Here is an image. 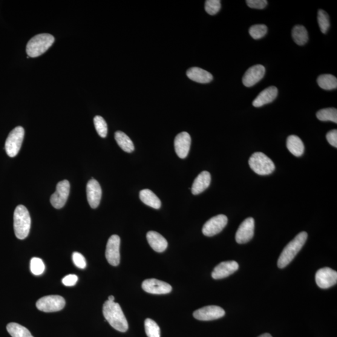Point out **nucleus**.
I'll return each mask as SVG.
<instances>
[{"label":"nucleus","instance_id":"1","mask_svg":"<svg viewBox=\"0 0 337 337\" xmlns=\"http://www.w3.org/2000/svg\"><path fill=\"white\" fill-rule=\"evenodd\" d=\"M104 316L109 324L121 332H125L128 329V323L122 307L116 302L108 301L103 305Z\"/></svg>","mask_w":337,"mask_h":337},{"label":"nucleus","instance_id":"2","mask_svg":"<svg viewBox=\"0 0 337 337\" xmlns=\"http://www.w3.org/2000/svg\"><path fill=\"white\" fill-rule=\"evenodd\" d=\"M307 237V233L302 232L287 245L279 258L277 262L279 268L283 269L292 261L306 243Z\"/></svg>","mask_w":337,"mask_h":337},{"label":"nucleus","instance_id":"3","mask_svg":"<svg viewBox=\"0 0 337 337\" xmlns=\"http://www.w3.org/2000/svg\"><path fill=\"white\" fill-rule=\"evenodd\" d=\"M14 230L16 237L23 240L28 237L31 228V217L26 207L19 205L14 212Z\"/></svg>","mask_w":337,"mask_h":337},{"label":"nucleus","instance_id":"4","mask_svg":"<svg viewBox=\"0 0 337 337\" xmlns=\"http://www.w3.org/2000/svg\"><path fill=\"white\" fill-rule=\"evenodd\" d=\"M54 42V37L50 34H37L28 42L27 53L31 57H36L45 53L51 47Z\"/></svg>","mask_w":337,"mask_h":337},{"label":"nucleus","instance_id":"5","mask_svg":"<svg viewBox=\"0 0 337 337\" xmlns=\"http://www.w3.org/2000/svg\"><path fill=\"white\" fill-rule=\"evenodd\" d=\"M250 168L255 173L261 175L272 174L275 169L274 163L262 152L253 153L249 160Z\"/></svg>","mask_w":337,"mask_h":337},{"label":"nucleus","instance_id":"6","mask_svg":"<svg viewBox=\"0 0 337 337\" xmlns=\"http://www.w3.org/2000/svg\"><path fill=\"white\" fill-rule=\"evenodd\" d=\"M24 129L18 126L10 132L5 143V150L8 156L15 157L18 154L24 141Z\"/></svg>","mask_w":337,"mask_h":337},{"label":"nucleus","instance_id":"7","mask_svg":"<svg viewBox=\"0 0 337 337\" xmlns=\"http://www.w3.org/2000/svg\"><path fill=\"white\" fill-rule=\"evenodd\" d=\"M65 300L60 295H48L39 299L36 302L37 309L44 312H55L65 307Z\"/></svg>","mask_w":337,"mask_h":337},{"label":"nucleus","instance_id":"8","mask_svg":"<svg viewBox=\"0 0 337 337\" xmlns=\"http://www.w3.org/2000/svg\"><path fill=\"white\" fill-rule=\"evenodd\" d=\"M70 191V184L67 180L60 181L57 183L56 190L51 195L50 203L54 208L60 209L65 206Z\"/></svg>","mask_w":337,"mask_h":337},{"label":"nucleus","instance_id":"9","mask_svg":"<svg viewBox=\"0 0 337 337\" xmlns=\"http://www.w3.org/2000/svg\"><path fill=\"white\" fill-rule=\"evenodd\" d=\"M227 222H228V219L226 215L220 214L214 216L210 219L204 225L203 234L207 237H212V236L219 234L226 226Z\"/></svg>","mask_w":337,"mask_h":337},{"label":"nucleus","instance_id":"10","mask_svg":"<svg viewBox=\"0 0 337 337\" xmlns=\"http://www.w3.org/2000/svg\"><path fill=\"white\" fill-rule=\"evenodd\" d=\"M121 239L117 235H112L108 241L106 249V258L109 264L117 266L120 263Z\"/></svg>","mask_w":337,"mask_h":337},{"label":"nucleus","instance_id":"11","mask_svg":"<svg viewBox=\"0 0 337 337\" xmlns=\"http://www.w3.org/2000/svg\"><path fill=\"white\" fill-rule=\"evenodd\" d=\"M315 281L321 289H328L336 284L337 272L329 267L322 268L316 272Z\"/></svg>","mask_w":337,"mask_h":337},{"label":"nucleus","instance_id":"12","mask_svg":"<svg viewBox=\"0 0 337 337\" xmlns=\"http://www.w3.org/2000/svg\"><path fill=\"white\" fill-rule=\"evenodd\" d=\"M223 308L216 305H209L195 310L193 316L195 319L201 321H210L223 318L225 315Z\"/></svg>","mask_w":337,"mask_h":337},{"label":"nucleus","instance_id":"13","mask_svg":"<svg viewBox=\"0 0 337 337\" xmlns=\"http://www.w3.org/2000/svg\"><path fill=\"white\" fill-rule=\"evenodd\" d=\"M255 221L252 217L247 218L239 226L235 235V240L238 244L248 243L254 235Z\"/></svg>","mask_w":337,"mask_h":337},{"label":"nucleus","instance_id":"14","mask_svg":"<svg viewBox=\"0 0 337 337\" xmlns=\"http://www.w3.org/2000/svg\"><path fill=\"white\" fill-rule=\"evenodd\" d=\"M142 288L145 292L152 294H166L172 291V287L169 284L155 279H146L143 282Z\"/></svg>","mask_w":337,"mask_h":337},{"label":"nucleus","instance_id":"15","mask_svg":"<svg viewBox=\"0 0 337 337\" xmlns=\"http://www.w3.org/2000/svg\"><path fill=\"white\" fill-rule=\"evenodd\" d=\"M86 194L89 206L91 208L96 209L99 206L102 196V190L100 184L94 179L88 181L86 186Z\"/></svg>","mask_w":337,"mask_h":337},{"label":"nucleus","instance_id":"16","mask_svg":"<svg viewBox=\"0 0 337 337\" xmlns=\"http://www.w3.org/2000/svg\"><path fill=\"white\" fill-rule=\"evenodd\" d=\"M266 73V68L264 66L257 65L252 66L245 73L243 83L246 87H252L263 78Z\"/></svg>","mask_w":337,"mask_h":337},{"label":"nucleus","instance_id":"17","mask_svg":"<svg viewBox=\"0 0 337 337\" xmlns=\"http://www.w3.org/2000/svg\"><path fill=\"white\" fill-rule=\"evenodd\" d=\"M191 144V136L187 132H182L177 135L174 140V148L179 157L184 159L187 156Z\"/></svg>","mask_w":337,"mask_h":337},{"label":"nucleus","instance_id":"18","mask_svg":"<svg viewBox=\"0 0 337 337\" xmlns=\"http://www.w3.org/2000/svg\"><path fill=\"white\" fill-rule=\"evenodd\" d=\"M239 269V264L234 261L221 262L214 268L212 272V277L214 279H221L227 277Z\"/></svg>","mask_w":337,"mask_h":337},{"label":"nucleus","instance_id":"19","mask_svg":"<svg viewBox=\"0 0 337 337\" xmlns=\"http://www.w3.org/2000/svg\"><path fill=\"white\" fill-rule=\"evenodd\" d=\"M278 95V89L275 86H270L259 94L253 101L252 105L255 108H260L274 101Z\"/></svg>","mask_w":337,"mask_h":337},{"label":"nucleus","instance_id":"20","mask_svg":"<svg viewBox=\"0 0 337 337\" xmlns=\"http://www.w3.org/2000/svg\"><path fill=\"white\" fill-rule=\"evenodd\" d=\"M146 237L150 246L155 252H163L168 247V241L158 232L149 231L147 233Z\"/></svg>","mask_w":337,"mask_h":337},{"label":"nucleus","instance_id":"21","mask_svg":"<svg viewBox=\"0 0 337 337\" xmlns=\"http://www.w3.org/2000/svg\"><path fill=\"white\" fill-rule=\"evenodd\" d=\"M211 175L209 172L203 171L198 175L193 183L191 191L192 194L198 195L208 188L211 184Z\"/></svg>","mask_w":337,"mask_h":337},{"label":"nucleus","instance_id":"22","mask_svg":"<svg viewBox=\"0 0 337 337\" xmlns=\"http://www.w3.org/2000/svg\"><path fill=\"white\" fill-rule=\"evenodd\" d=\"M186 74L190 80L202 84L211 82L213 80V76L209 72L197 67L189 69Z\"/></svg>","mask_w":337,"mask_h":337},{"label":"nucleus","instance_id":"23","mask_svg":"<svg viewBox=\"0 0 337 337\" xmlns=\"http://www.w3.org/2000/svg\"><path fill=\"white\" fill-rule=\"evenodd\" d=\"M287 147L289 151L296 157H301L304 152L305 147L301 138L291 135L287 140Z\"/></svg>","mask_w":337,"mask_h":337},{"label":"nucleus","instance_id":"24","mask_svg":"<svg viewBox=\"0 0 337 337\" xmlns=\"http://www.w3.org/2000/svg\"><path fill=\"white\" fill-rule=\"evenodd\" d=\"M140 197L141 201L146 205L155 209H159L161 206V202L154 193L151 190L143 189L140 192Z\"/></svg>","mask_w":337,"mask_h":337},{"label":"nucleus","instance_id":"25","mask_svg":"<svg viewBox=\"0 0 337 337\" xmlns=\"http://www.w3.org/2000/svg\"><path fill=\"white\" fill-rule=\"evenodd\" d=\"M117 145L124 151L131 153L134 151V146L132 141L122 131H117L114 135Z\"/></svg>","mask_w":337,"mask_h":337},{"label":"nucleus","instance_id":"26","mask_svg":"<svg viewBox=\"0 0 337 337\" xmlns=\"http://www.w3.org/2000/svg\"><path fill=\"white\" fill-rule=\"evenodd\" d=\"M292 35L293 41L299 46L306 44L309 40V34L306 28L302 25H296L293 27Z\"/></svg>","mask_w":337,"mask_h":337},{"label":"nucleus","instance_id":"27","mask_svg":"<svg viewBox=\"0 0 337 337\" xmlns=\"http://www.w3.org/2000/svg\"><path fill=\"white\" fill-rule=\"evenodd\" d=\"M318 83L320 88L325 89V90H332L337 87L336 77L332 74L321 75L318 77Z\"/></svg>","mask_w":337,"mask_h":337},{"label":"nucleus","instance_id":"28","mask_svg":"<svg viewBox=\"0 0 337 337\" xmlns=\"http://www.w3.org/2000/svg\"><path fill=\"white\" fill-rule=\"evenodd\" d=\"M7 328L12 337H34L27 328L18 324H8Z\"/></svg>","mask_w":337,"mask_h":337},{"label":"nucleus","instance_id":"29","mask_svg":"<svg viewBox=\"0 0 337 337\" xmlns=\"http://www.w3.org/2000/svg\"><path fill=\"white\" fill-rule=\"evenodd\" d=\"M316 117L322 122H332L337 123V110L335 108L322 109L316 112Z\"/></svg>","mask_w":337,"mask_h":337},{"label":"nucleus","instance_id":"30","mask_svg":"<svg viewBox=\"0 0 337 337\" xmlns=\"http://www.w3.org/2000/svg\"><path fill=\"white\" fill-rule=\"evenodd\" d=\"M145 331L148 337H160V328L156 322L151 319H147L145 322Z\"/></svg>","mask_w":337,"mask_h":337},{"label":"nucleus","instance_id":"31","mask_svg":"<svg viewBox=\"0 0 337 337\" xmlns=\"http://www.w3.org/2000/svg\"><path fill=\"white\" fill-rule=\"evenodd\" d=\"M94 124L95 128L100 136L102 137H106L108 134V126L104 118L100 116H95Z\"/></svg>","mask_w":337,"mask_h":337},{"label":"nucleus","instance_id":"32","mask_svg":"<svg viewBox=\"0 0 337 337\" xmlns=\"http://www.w3.org/2000/svg\"><path fill=\"white\" fill-rule=\"evenodd\" d=\"M318 23L322 33H326L330 28V18L326 11L319 10L318 12Z\"/></svg>","mask_w":337,"mask_h":337},{"label":"nucleus","instance_id":"33","mask_svg":"<svg viewBox=\"0 0 337 337\" xmlns=\"http://www.w3.org/2000/svg\"><path fill=\"white\" fill-rule=\"evenodd\" d=\"M267 27L265 25H255L249 29V34L253 39H259L266 35Z\"/></svg>","mask_w":337,"mask_h":337},{"label":"nucleus","instance_id":"34","mask_svg":"<svg viewBox=\"0 0 337 337\" xmlns=\"http://www.w3.org/2000/svg\"><path fill=\"white\" fill-rule=\"evenodd\" d=\"M31 272L33 274L39 275L45 271V266L41 259L33 257L30 262Z\"/></svg>","mask_w":337,"mask_h":337},{"label":"nucleus","instance_id":"35","mask_svg":"<svg viewBox=\"0 0 337 337\" xmlns=\"http://www.w3.org/2000/svg\"><path fill=\"white\" fill-rule=\"evenodd\" d=\"M221 8L220 0H207L205 4V10L210 15H214L220 11Z\"/></svg>","mask_w":337,"mask_h":337},{"label":"nucleus","instance_id":"36","mask_svg":"<svg viewBox=\"0 0 337 337\" xmlns=\"http://www.w3.org/2000/svg\"><path fill=\"white\" fill-rule=\"evenodd\" d=\"M73 261L75 266L80 269H84L86 267V259L82 253L75 252L73 253Z\"/></svg>","mask_w":337,"mask_h":337},{"label":"nucleus","instance_id":"37","mask_svg":"<svg viewBox=\"0 0 337 337\" xmlns=\"http://www.w3.org/2000/svg\"><path fill=\"white\" fill-rule=\"evenodd\" d=\"M246 3L250 8L262 10L266 7L268 2L266 0H247Z\"/></svg>","mask_w":337,"mask_h":337},{"label":"nucleus","instance_id":"38","mask_svg":"<svg viewBox=\"0 0 337 337\" xmlns=\"http://www.w3.org/2000/svg\"><path fill=\"white\" fill-rule=\"evenodd\" d=\"M77 280H78V278H77V276L76 275L70 274L65 276V277L63 279L62 282L65 286L71 287L75 286Z\"/></svg>","mask_w":337,"mask_h":337},{"label":"nucleus","instance_id":"39","mask_svg":"<svg viewBox=\"0 0 337 337\" xmlns=\"http://www.w3.org/2000/svg\"><path fill=\"white\" fill-rule=\"evenodd\" d=\"M327 140L330 145L337 148V131L336 129L329 131L326 135Z\"/></svg>","mask_w":337,"mask_h":337},{"label":"nucleus","instance_id":"40","mask_svg":"<svg viewBox=\"0 0 337 337\" xmlns=\"http://www.w3.org/2000/svg\"><path fill=\"white\" fill-rule=\"evenodd\" d=\"M258 337H272V336L269 333H264Z\"/></svg>","mask_w":337,"mask_h":337},{"label":"nucleus","instance_id":"41","mask_svg":"<svg viewBox=\"0 0 337 337\" xmlns=\"http://www.w3.org/2000/svg\"><path fill=\"white\" fill-rule=\"evenodd\" d=\"M114 299L115 298L114 296L110 295L109 296L108 301L109 302H114Z\"/></svg>","mask_w":337,"mask_h":337}]
</instances>
